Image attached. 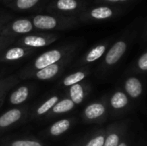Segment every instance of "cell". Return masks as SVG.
<instances>
[{"instance_id": "6da1fadb", "label": "cell", "mask_w": 147, "mask_h": 146, "mask_svg": "<svg viewBox=\"0 0 147 146\" xmlns=\"http://www.w3.org/2000/svg\"><path fill=\"white\" fill-rule=\"evenodd\" d=\"M35 29L43 32L65 31L81 24L77 16H66L51 13H40L29 15Z\"/></svg>"}, {"instance_id": "7a4b0ae2", "label": "cell", "mask_w": 147, "mask_h": 146, "mask_svg": "<svg viewBox=\"0 0 147 146\" xmlns=\"http://www.w3.org/2000/svg\"><path fill=\"white\" fill-rule=\"evenodd\" d=\"M76 48L77 46L75 44H67L46 51L35 58L29 65L25 66L20 71L19 76L28 74L30 72L47 67L51 65L59 63L65 58L73 55Z\"/></svg>"}, {"instance_id": "3957f363", "label": "cell", "mask_w": 147, "mask_h": 146, "mask_svg": "<svg viewBox=\"0 0 147 146\" xmlns=\"http://www.w3.org/2000/svg\"><path fill=\"white\" fill-rule=\"evenodd\" d=\"M129 11V7L115 6L105 3L89 5L78 16L81 23L102 22L118 18Z\"/></svg>"}, {"instance_id": "277c9868", "label": "cell", "mask_w": 147, "mask_h": 146, "mask_svg": "<svg viewBox=\"0 0 147 146\" xmlns=\"http://www.w3.org/2000/svg\"><path fill=\"white\" fill-rule=\"evenodd\" d=\"M89 5L87 0H51L43 13L78 17Z\"/></svg>"}, {"instance_id": "5b68a950", "label": "cell", "mask_w": 147, "mask_h": 146, "mask_svg": "<svg viewBox=\"0 0 147 146\" xmlns=\"http://www.w3.org/2000/svg\"><path fill=\"white\" fill-rule=\"evenodd\" d=\"M59 34L55 32L36 31L17 38L14 45L33 49H39L54 43L59 39Z\"/></svg>"}, {"instance_id": "8992f818", "label": "cell", "mask_w": 147, "mask_h": 146, "mask_svg": "<svg viewBox=\"0 0 147 146\" xmlns=\"http://www.w3.org/2000/svg\"><path fill=\"white\" fill-rule=\"evenodd\" d=\"M36 31L29 16L15 17L3 26L0 31V35L17 39L22 35Z\"/></svg>"}, {"instance_id": "52a82bcc", "label": "cell", "mask_w": 147, "mask_h": 146, "mask_svg": "<svg viewBox=\"0 0 147 146\" xmlns=\"http://www.w3.org/2000/svg\"><path fill=\"white\" fill-rule=\"evenodd\" d=\"M71 57L72 55L65 58V59H63L62 61L59 63L51 65L43 69L30 72L28 74L19 76V78L20 79H36V80H40V81H47V80L53 79L59 75V73L63 71L64 67L69 63Z\"/></svg>"}, {"instance_id": "ba28073f", "label": "cell", "mask_w": 147, "mask_h": 146, "mask_svg": "<svg viewBox=\"0 0 147 146\" xmlns=\"http://www.w3.org/2000/svg\"><path fill=\"white\" fill-rule=\"evenodd\" d=\"M51 0H10L3 4L15 12L43 13L46 6Z\"/></svg>"}, {"instance_id": "9c48e42d", "label": "cell", "mask_w": 147, "mask_h": 146, "mask_svg": "<svg viewBox=\"0 0 147 146\" xmlns=\"http://www.w3.org/2000/svg\"><path fill=\"white\" fill-rule=\"evenodd\" d=\"M37 52V49L12 45L0 53V63H12L24 59Z\"/></svg>"}, {"instance_id": "30bf717a", "label": "cell", "mask_w": 147, "mask_h": 146, "mask_svg": "<svg viewBox=\"0 0 147 146\" xmlns=\"http://www.w3.org/2000/svg\"><path fill=\"white\" fill-rule=\"evenodd\" d=\"M27 108L25 107H18L9 109L0 116V133L11 127L19 122L25 115Z\"/></svg>"}, {"instance_id": "8fae6325", "label": "cell", "mask_w": 147, "mask_h": 146, "mask_svg": "<svg viewBox=\"0 0 147 146\" xmlns=\"http://www.w3.org/2000/svg\"><path fill=\"white\" fill-rule=\"evenodd\" d=\"M128 46L127 38H122L116 40L112 46L109 49L105 55V63L108 65H113L116 64L125 54Z\"/></svg>"}, {"instance_id": "7c38bea8", "label": "cell", "mask_w": 147, "mask_h": 146, "mask_svg": "<svg viewBox=\"0 0 147 146\" xmlns=\"http://www.w3.org/2000/svg\"><path fill=\"white\" fill-rule=\"evenodd\" d=\"M31 91L32 89L29 85L19 86L10 93L9 96V102L13 106H19L23 104L29 98Z\"/></svg>"}, {"instance_id": "4fadbf2b", "label": "cell", "mask_w": 147, "mask_h": 146, "mask_svg": "<svg viewBox=\"0 0 147 146\" xmlns=\"http://www.w3.org/2000/svg\"><path fill=\"white\" fill-rule=\"evenodd\" d=\"M107 47H108V43L106 42H102L100 44L96 45L84 55V57L83 58V63L90 64L96 61L97 59H99L104 55Z\"/></svg>"}, {"instance_id": "5bb4252c", "label": "cell", "mask_w": 147, "mask_h": 146, "mask_svg": "<svg viewBox=\"0 0 147 146\" xmlns=\"http://www.w3.org/2000/svg\"><path fill=\"white\" fill-rule=\"evenodd\" d=\"M105 112H106V108L102 103L93 102L88 105L84 108V115L87 120H92L102 117L105 114Z\"/></svg>"}, {"instance_id": "9a60e30c", "label": "cell", "mask_w": 147, "mask_h": 146, "mask_svg": "<svg viewBox=\"0 0 147 146\" xmlns=\"http://www.w3.org/2000/svg\"><path fill=\"white\" fill-rule=\"evenodd\" d=\"M71 126V121L69 119H62L59 120L53 124L48 129V133L52 137H59L65 133H66Z\"/></svg>"}, {"instance_id": "2e32d148", "label": "cell", "mask_w": 147, "mask_h": 146, "mask_svg": "<svg viewBox=\"0 0 147 146\" xmlns=\"http://www.w3.org/2000/svg\"><path fill=\"white\" fill-rule=\"evenodd\" d=\"M74 107L75 104L70 98H64L62 100H59L55 104V106L48 113V116H54V115L68 113L71 111L74 108Z\"/></svg>"}, {"instance_id": "e0dca14e", "label": "cell", "mask_w": 147, "mask_h": 146, "mask_svg": "<svg viewBox=\"0 0 147 146\" xmlns=\"http://www.w3.org/2000/svg\"><path fill=\"white\" fill-rule=\"evenodd\" d=\"M125 89L127 94L133 97L137 98L139 97L143 91V86L141 82L137 77H130L125 83Z\"/></svg>"}, {"instance_id": "ac0fdd59", "label": "cell", "mask_w": 147, "mask_h": 146, "mask_svg": "<svg viewBox=\"0 0 147 146\" xmlns=\"http://www.w3.org/2000/svg\"><path fill=\"white\" fill-rule=\"evenodd\" d=\"M59 101V98L58 96L54 95L50 96L49 98H47L46 101H44L42 103H40L37 108L34 111V114L36 116H43V115H47L51 110L52 108L55 106V104Z\"/></svg>"}, {"instance_id": "d6986e66", "label": "cell", "mask_w": 147, "mask_h": 146, "mask_svg": "<svg viewBox=\"0 0 147 146\" xmlns=\"http://www.w3.org/2000/svg\"><path fill=\"white\" fill-rule=\"evenodd\" d=\"M69 88V98L74 102L75 105L82 103L85 97V90L83 85L79 83Z\"/></svg>"}, {"instance_id": "ffe728a7", "label": "cell", "mask_w": 147, "mask_h": 146, "mask_svg": "<svg viewBox=\"0 0 147 146\" xmlns=\"http://www.w3.org/2000/svg\"><path fill=\"white\" fill-rule=\"evenodd\" d=\"M86 77V72L84 71H78L66 76L63 80L61 84L64 87H71L76 83H79Z\"/></svg>"}, {"instance_id": "44dd1931", "label": "cell", "mask_w": 147, "mask_h": 146, "mask_svg": "<svg viewBox=\"0 0 147 146\" xmlns=\"http://www.w3.org/2000/svg\"><path fill=\"white\" fill-rule=\"evenodd\" d=\"M19 79L20 78L16 76H10L0 79V96L7 95V93L18 83Z\"/></svg>"}, {"instance_id": "7402d4cb", "label": "cell", "mask_w": 147, "mask_h": 146, "mask_svg": "<svg viewBox=\"0 0 147 146\" xmlns=\"http://www.w3.org/2000/svg\"><path fill=\"white\" fill-rule=\"evenodd\" d=\"M110 104L115 109H121L128 104V98L125 93L117 91L112 96L110 99Z\"/></svg>"}, {"instance_id": "603a6c76", "label": "cell", "mask_w": 147, "mask_h": 146, "mask_svg": "<svg viewBox=\"0 0 147 146\" xmlns=\"http://www.w3.org/2000/svg\"><path fill=\"white\" fill-rule=\"evenodd\" d=\"M140 0H94L95 3H105L115 6H122V7H129L130 5H134L138 3Z\"/></svg>"}, {"instance_id": "cb8c5ba5", "label": "cell", "mask_w": 147, "mask_h": 146, "mask_svg": "<svg viewBox=\"0 0 147 146\" xmlns=\"http://www.w3.org/2000/svg\"><path fill=\"white\" fill-rule=\"evenodd\" d=\"M9 146H44V145L35 139H16L11 141Z\"/></svg>"}, {"instance_id": "d4e9b609", "label": "cell", "mask_w": 147, "mask_h": 146, "mask_svg": "<svg viewBox=\"0 0 147 146\" xmlns=\"http://www.w3.org/2000/svg\"><path fill=\"white\" fill-rule=\"evenodd\" d=\"M16 16L13 12L0 8V31L7 22H9L10 20H12Z\"/></svg>"}, {"instance_id": "484cf974", "label": "cell", "mask_w": 147, "mask_h": 146, "mask_svg": "<svg viewBox=\"0 0 147 146\" xmlns=\"http://www.w3.org/2000/svg\"><path fill=\"white\" fill-rule=\"evenodd\" d=\"M120 143V137L117 133H110L105 138L103 146H118Z\"/></svg>"}, {"instance_id": "4316f807", "label": "cell", "mask_w": 147, "mask_h": 146, "mask_svg": "<svg viewBox=\"0 0 147 146\" xmlns=\"http://www.w3.org/2000/svg\"><path fill=\"white\" fill-rule=\"evenodd\" d=\"M16 38H11V37H5V36H1L0 35V53L6 49L7 47L14 45L16 41Z\"/></svg>"}, {"instance_id": "83f0119b", "label": "cell", "mask_w": 147, "mask_h": 146, "mask_svg": "<svg viewBox=\"0 0 147 146\" xmlns=\"http://www.w3.org/2000/svg\"><path fill=\"white\" fill-rule=\"evenodd\" d=\"M105 141V137L103 135H98L91 139L85 146H103Z\"/></svg>"}, {"instance_id": "f1b7e54d", "label": "cell", "mask_w": 147, "mask_h": 146, "mask_svg": "<svg viewBox=\"0 0 147 146\" xmlns=\"http://www.w3.org/2000/svg\"><path fill=\"white\" fill-rule=\"evenodd\" d=\"M138 66L142 71H147V52L143 53L138 59Z\"/></svg>"}, {"instance_id": "f546056e", "label": "cell", "mask_w": 147, "mask_h": 146, "mask_svg": "<svg viewBox=\"0 0 147 146\" xmlns=\"http://www.w3.org/2000/svg\"><path fill=\"white\" fill-rule=\"evenodd\" d=\"M5 96H6V95H4V96H0V106H1V105H2V103L3 102V100H4Z\"/></svg>"}, {"instance_id": "4dcf8cb0", "label": "cell", "mask_w": 147, "mask_h": 146, "mask_svg": "<svg viewBox=\"0 0 147 146\" xmlns=\"http://www.w3.org/2000/svg\"><path fill=\"white\" fill-rule=\"evenodd\" d=\"M118 146H127V145L126 143H124V142H123V143H121V144H119V145Z\"/></svg>"}, {"instance_id": "1f68e13d", "label": "cell", "mask_w": 147, "mask_h": 146, "mask_svg": "<svg viewBox=\"0 0 147 146\" xmlns=\"http://www.w3.org/2000/svg\"><path fill=\"white\" fill-rule=\"evenodd\" d=\"M8 1H10V0H3V1L2 3H6V2H8Z\"/></svg>"}, {"instance_id": "d6a6232c", "label": "cell", "mask_w": 147, "mask_h": 146, "mask_svg": "<svg viewBox=\"0 0 147 146\" xmlns=\"http://www.w3.org/2000/svg\"><path fill=\"white\" fill-rule=\"evenodd\" d=\"M3 1V0H0V3H2Z\"/></svg>"}]
</instances>
